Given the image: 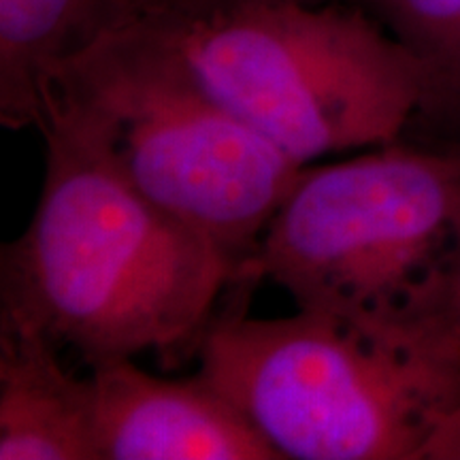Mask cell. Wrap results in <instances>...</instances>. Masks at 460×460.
<instances>
[{
	"label": "cell",
	"instance_id": "obj_1",
	"mask_svg": "<svg viewBox=\"0 0 460 460\" xmlns=\"http://www.w3.org/2000/svg\"><path fill=\"white\" fill-rule=\"evenodd\" d=\"M31 224L0 250V318L88 365L200 348L239 264L58 132Z\"/></svg>",
	"mask_w": 460,
	"mask_h": 460
},
{
	"label": "cell",
	"instance_id": "obj_2",
	"mask_svg": "<svg viewBox=\"0 0 460 460\" xmlns=\"http://www.w3.org/2000/svg\"><path fill=\"white\" fill-rule=\"evenodd\" d=\"M199 360L281 458L422 460L460 405V320H258L228 305Z\"/></svg>",
	"mask_w": 460,
	"mask_h": 460
},
{
	"label": "cell",
	"instance_id": "obj_3",
	"mask_svg": "<svg viewBox=\"0 0 460 460\" xmlns=\"http://www.w3.org/2000/svg\"><path fill=\"white\" fill-rule=\"evenodd\" d=\"M37 128L66 137L239 267L303 169L211 99L152 22L58 68Z\"/></svg>",
	"mask_w": 460,
	"mask_h": 460
},
{
	"label": "cell",
	"instance_id": "obj_4",
	"mask_svg": "<svg viewBox=\"0 0 460 460\" xmlns=\"http://www.w3.org/2000/svg\"><path fill=\"white\" fill-rule=\"evenodd\" d=\"M262 279L303 312L460 320V156L401 139L345 163L305 164L234 286Z\"/></svg>",
	"mask_w": 460,
	"mask_h": 460
},
{
	"label": "cell",
	"instance_id": "obj_5",
	"mask_svg": "<svg viewBox=\"0 0 460 460\" xmlns=\"http://www.w3.org/2000/svg\"><path fill=\"white\" fill-rule=\"evenodd\" d=\"M211 99L298 164L405 139L424 75L343 0H234L149 17Z\"/></svg>",
	"mask_w": 460,
	"mask_h": 460
},
{
	"label": "cell",
	"instance_id": "obj_6",
	"mask_svg": "<svg viewBox=\"0 0 460 460\" xmlns=\"http://www.w3.org/2000/svg\"><path fill=\"white\" fill-rule=\"evenodd\" d=\"M99 460H279L250 418L203 373L163 379L132 360L92 369Z\"/></svg>",
	"mask_w": 460,
	"mask_h": 460
},
{
	"label": "cell",
	"instance_id": "obj_7",
	"mask_svg": "<svg viewBox=\"0 0 460 460\" xmlns=\"http://www.w3.org/2000/svg\"><path fill=\"white\" fill-rule=\"evenodd\" d=\"M0 460H99L92 377L41 332L0 318Z\"/></svg>",
	"mask_w": 460,
	"mask_h": 460
},
{
	"label": "cell",
	"instance_id": "obj_8",
	"mask_svg": "<svg viewBox=\"0 0 460 460\" xmlns=\"http://www.w3.org/2000/svg\"><path fill=\"white\" fill-rule=\"evenodd\" d=\"M137 24L130 0H0V122L37 128L60 66Z\"/></svg>",
	"mask_w": 460,
	"mask_h": 460
},
{
	"label": "cell",
	"instance_id": "obj_9",
	"mask_svg": "<svg viewBox=\"0 0 460 460\" xmlns=\"http://www.w3.org/2000/svg\"><path fill=\"white\" fill-rule=\"evenodd\" d=\"M343 3L367 11L416 58L424 75V101L413 122L460 124V0Z\"/></svg>",
	"mask_w": 460,
	"mask_h": 460
},
{
	"label": "cell",
	"instance_id": "obj_10",
	"mask_svg": "<svg viewBox=\"0 0 460 460\" xmlns=\"http://www.w3.org/2000/svg\"><path fill=\"white\" fill-rule=\"evenodd\" d=\"M422 460H460V405L430 437Z\"/></svg>",
	"mask_w": 460,
	"mask_h": 460
},
{
	"label": "cell",
	"instance_id": "obj_11",
	"mask_svg": "<svg viewBox=\"0 0 460 460\" xmlns=\"http://www.w3.org/2000/svg\"><path fill=\"white\" fill-rule=\"evenodd\" d=\"M132 9H135L137 22L149 20V17H158L180 7L183 0H130Z\"/></svg>",
	"mask_w": 460,
	"mask_h": 460
},
{
	"label": "cell",
	"instance_id": "obj_12",
	"mask_svg": "<svg viewBox=\"0 0 460 460\" xmlns=\"http://www.w3.org/2000/svg\"><path fill=\"white\" fill-rule=\"evenodd\" d=\"M222 3H234V0H183L180 7L169 11V13H175V11L207 9V7H214V4H222ZM298 3H329V0H298Z\"/></svg>",
	"mask_w": 460,
	"mask_h": 460
},
{
	"label": "cell",
	"instance_id": "obj_13",
	"mask_svg": "<svg viewBox=\"0 0 460 460\" xmlns=\"http://www.w3.org/2000/svg\"><path fill=\"white\" fill-rule=\"evenodd\" d=\"M439 146L452 149V152H456L458 156H460V139H456V141H444V143H439Z\"/></svg>",
	"mask_w": 460,
	"mask_h": 460
},
{
	"label": "cell",
	"instance_id": "obj_14",
	"mask_svg": "<svg viewBox=\"0 0 460 460\" xmlns=\"http://www.w3.org/2000/svg\"><path fill=\"white\" fill-rule=\"evenodd\" d=\"M458 312H460V279H458Z\"/></svg>",
	"mask_w": 460,
	"mask_h": 460
}]
</instances>
